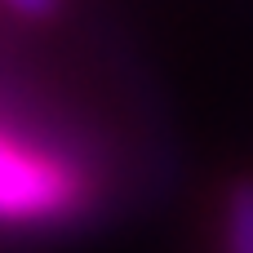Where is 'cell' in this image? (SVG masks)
<instances>
[{
	"label": "cell",
	"instance_id": "1",
	"mask_svg": "<svg viewBox=\"0 0 253 253\" xmlns=\"http://www.w3.org/2000/svg\"><path fill=\"white\" fill-rule=\"evenodd\" d=\"M93 173L71 151L0 120V231H49L84 218Z\"/></svg>",
	"mask_w": 253,
	"mask_h": 253
},
{
	"label": "cell",
	"instance_id": "3",
	"mask_svg": "<svg viewBox=\"0 0 253 253\" xmlns=\"http://www.w3.org/2000/svg\"><path fill=\"white\" fill-rule=\"evenodd\" d=\"M0 9H9L13 18H27V22H49V18H58L62 0H0Z\"/></svg>",
	"mask_w": 253,
	"mask_h": 253
},
{
	"label": "cell",
	"instance_id": "2",
	"mask_svg": "<svg viewBox=\"0 0 253 253\" xmlns=\"http://www.w3.org/2000/svg\"><path fill=\"white\" fill-rule=\"evenodd\" d=\"M222 253H253V173L236 178L222 196Z\"/></svg>",
	"mask_w": 253,
	"mask_h": 253
}]
</instances>
